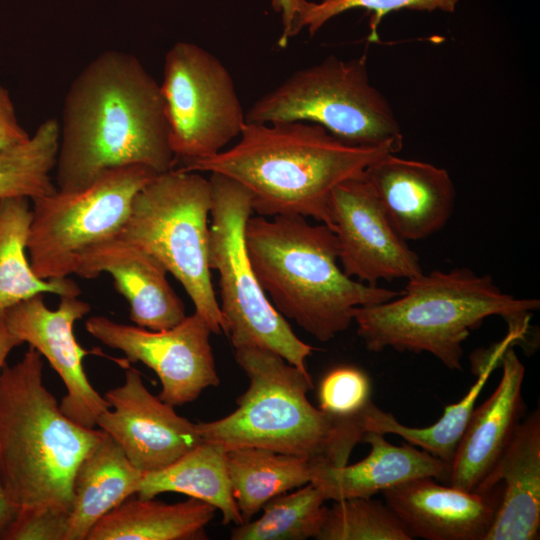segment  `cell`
<instances>
[{"label": "cell", "mask_w": 540, "mask_h": 540, "mask_svg": "<svg viewBox=\"0 0 540 540\" xmlns=\"http://www.w3.org/2000/svg\"><path fill=\"white\" fill-rule=\"evenodd\" d=\"M131 165L163 173L175 168L176 159L160 85L136 56L107 50L66 93L56 188L81 190L103 173Z\"/></svg>", "instance_id": "cell-1"}, {"label": "cell", "mask_w": 540, "mask_h": 540, "mask_svg": "<svg viewBox=\"0 0 540 540\" xmlns=\"http://www.w3.org/2000/svg\"><path fill=\"white\" fill-rule=\"evenodd\" d=\"M389 153L397 152L344 143L307 121L246 123L232 147L177 169L218 173L240 183L250 193L253 214L299 215L332 228L333 189Z\"/></svg>", "instance_id": "cell-2"}, {"label": "cell", "mask_w": 540, "mask_h": 540, "mask_svg": "<svg viewBox=\"0 0 540 540\" xmlns=\"http://www.w3.org/2000/svg\"><path fill=\"white\" fill-rule=\"evenodd\" d=\"M235 359L247 375L249 386L236 399L237 408L232 413L196 423L204 441L221 444L227 450L259 447L306 458L315 471L347 464L354 447L369 431V405L354 416L332 415L313 406L307 398L313 389L309 372L277 353L258 346H241L235 348Z\"/></svg>", "instance_id": "cell-3"}, {"label": "cell", "mask_w": 540, "mask_h": 540, "mask_svg": "<svg viewBox=\"0 0 540 540\" xmlns=\"http://www.w3.org/2000/svg\"><path fill=\"white\" fill-rule=\"evenodd\" d=\"M245 244L274 308L320 342L345 331L355 308L399 294L347 276L338 264L339 245L332 229L299 215L251 216Z\"/></svg>", "instance_id": "cell-4"}, {"label": "cell", "mask_w": 540, "mask_h": 540, "mask_svg": "<svg viewBox=\"0 0 540 540\" xmlns=\"http://www.w3.org/2000/svg\"><path fill=\"white\" fill-rule=\"evenodd\" d=\"M101 429L68 418L43 381L42 355L29 346L0 372V481L16 512L69 513L76 470Z\"/></svg>", "instance_id": "cell-5"}, {"label": "cell", "mask_w": 540, "mask_h": 540, "mask_svg": "<svg viewBox=\"0 0 540 540\" xmlns=\"http://www.w3.org/2000/svg\"><path fill=\"white\" fill-rule=\"evenodd\" d=\"M536 298L504 293L488 274L469 268L422 272L386 302L357 307V334L371 352H427L451 370H462L463 343L490 316H500L509 330L527 332Z\"/></svg>", "instance_id": "cell-6"}, {"label": "cell", "mask_w": 540, "mask_h": 540, "mask_svg": "<svg viewBox=\"0 0 540 540\" xmlns=\"http://www.w3.org/2000/svg\"><path fill=\"white\" fill-rule=\"evenodd\" d=\"M211 208L210 180L174 168L157 174L135 195L118 236L157 258L181 283L212 333L222 334L225 322L209 265Z\"/></svg>", "instance_id": "cell-7"}, {"label": "cell", "mask_w": 540, "mask_h": 540, "mask_svg": "<svg viewBox=\"0 0 540 540\" xmlns=\"http://www.w3.org/2000/svg\"><path fill=\"white\" fill-rule=\"evenodd\" d=\"M307 121L340 141L364 147L389 146L397 153L403 133L387 98L372 85L367 57L330 55L299 69L259 97L246 123Z\"/></svg>", "instance_id": "cell-8"}, {"label": "cell", "mask_w": 540, "mask_h": 540, "mask_svg": "<svg viewBox=\"0 0 540 540\" xmlns=\"http://www.w3.org/2000/svg\"><path fill=\"white\" fill-rule=\"evenodd\" d=\"M210 174L209 265L219 274L224 334L234 348H266L308 372L306 359L312 355L314 347L298 338L287 320L274 308L248 256L245 227L253 214L250 193L229 177Z\"/></svg>", "instance_id": "cell-9"}, {"label": "cell", "mask_w": 540, "mask_h": 540, "mask_svg": "<svg viewBox=\"0 0 540 540\" xmlns=\"http://www.w3.org/2000/svg\"><path fill=\"white\" fill-rule=\"evenodd\" d=\"M157 174L146 166H125L81 190L57 189L32 199L27 252L34 273L44 280L75 274L85 251L121 232L135 195Z\"/></svg>", "instance_id": "cell-10"}, {"label": "cell", "mask_w": 540, "mask_h": 540, "mask_svg": "<svg viewBox=\"0 0 540 540\" xmlns=\"http://www.w3.org/2000/svg\"><path fill=\"white\" fill-rule=\"evenodd\" d=\"M160 89L178 168L223 151L246 124L229 70L198 44L172 45L165 55Z\"/></svg>", "instance_id": "cell-11"}, {"label": "cell", "mask_w": 540, "mask_h": 540, "mask_svg": "<svg viewBox=\"0 0 540 540\" xmlns=\"http://www.w3.org/2000/svg\"><path fill=\"white\" fill-rule=\"evenodd\" d=\"M85 327L104 345L122 351L129 362L152 369L162 385L158 397L172 406L193 402L203 390L220 383L210 344L212 331L196 312L160 331L104 316L90 317Z\"/></svg>", "instance_id": "cell-12"}, {"label": "cell", "mask_w": 540, "mask_h": 540, "mask_svg": "<svg viewBox=\"0 0 540 540\" xmlns=\"http://www.w3.org/2000/svg\"><path fill=\"white\" fill-rule=\"evenodd\" d=\"M330 215L347 276L377 286L380 280H409L423 272L417 253L395 230L364 174L333 189Z\"/></svg>", "instance_id": "cell-13"}, {"label": "cell", "mask_w": 540, "mask_h": 540, "mask_svg": "<svg viewBox=\"0 0 540 540\" xmlns=\"http://www.w3.org/2000/svg\"><path fill=\"white\" fill-rule=\"evenodd\" d=\"M90 310V305L78 296H60L58 307L50 309L43 294H38L1 315L8 331L44 356L61 378L66 388L59 404L61 411L79 425L95 428L109 404L89 382L83 358L90 351L78 344L73 333L75 322Z\"/></svg>", "instance_id": "cell-14"}, {"label": "cell", "mask_w": 540, "mask_h": 540, "mask_svg": "<svg viewBox=\"0 0 540 540\" xmlns=\"http://www.w3.org/2000/svg\"><path fill=\"white\" fill-rule=\"evenodd\" d=\"M104 398L109 408L96 426L143 474L168 467L203 442L196 423L150 393L135 368L127 367L124 383L105 392Z\"/></svg>", "instance_id": "cell-15"}, {"label": "cell", "mask_w": 540, "mask_h": 540, "mask_svg": "<svg viewBox=\"0 0 540 540\" xmlns=\"http://www.w3.org/2000/svg\"><path fill=\"white\" fill-rule=\"evenodd\" d=\"M396 154L375 161L364 177L398 234L407 242L426 239L450 219L455 186L446 169Z\"/></svg>", "instance_id": "cell-16"}, {"label": "cell", "mask_w": 540, "mask_h": 540, "mask_svg": "<svg viewBox=\"0 0 540 540\" xmlns=\"http://www.w3.org/2000/svg\"><path fill=\"white\" fill-rule=\"evenodd\" d=\"M386 505L409 535L426 540H485L500 502L496 486L488 493L416 478L382 492Z\"/></svg>", "instance_id": "cell-17"}, {"label": "cell", "mask_w": 540, "mask_h": 540, "mask_svg": "<svg viewBox=\"0 0 540 540\" xmlns=\"http://www.w3.org/2000/svg\"><path fill=\"white\" fill-rule=\"evenodd\" d=\"M103 272L112 276L115 289L127 300L136 326L160 331L187 316L183 301L167 280L164 265L118 235L85 251L75 274L94 279Z\"/></svg>", "instance_id": "cell-18"}, {"label": "cell", "mask_w": 540, "mask_h": 540, "mask_svg": "<svg viewBox=\"0 0 540 540\" xmlns=\"http://www.w3.org/2000/svg\"><path fill=\"white\" fill-rule=\"evenodd\" d=\"M497 388L474 408L451 463L448 485L474 492L490 474L521 422L525 367L513 345L501 357Z\"/></svg>", "instance_id": "cell-19"}, {"label": "cell", "mask_w": 540, "mask_h": 540, "mask_svg": "<svg viewBox=\"0 0 540 540\" xmlns=\"http://www.w3.org/2000/svg\"><path fill=\"white\" fill-rule=\"evenodd\" d=\"M503 483L500 502L485 540H536L540 531V412L517 426L487 478L474 491Z\"/></svg>", "instance_id": "cell-20"}, {"label": "cell", "mask_w": 540, "mask_h": 540, "mask_svg": "<svg viewBox=\"0 0 540 540\" xmlns=\"http://www.w3.org/2000/svg\"><path fill=\"white\" fill-rule=\"evenodd\" d=\"M362 442L369 443L371 450L360 462L315 471L311 482L323 491L326 500L370 498L423 477L448 483L451 464L414 445H393L384 434L372 430L366 432Z\"/></svg>", "instance_id": "cell-21"}, {"label": "cell", "mask_w": 540, "mask_h": 540, "mask_svg": "<svg viewBox=\"0 0 540 540\" xmlns=\"http://www.w3.org/2000/svg\"><path fill=\"white\" fill-rule=\"evenodd\" d=\"M142 477L143 473L104 432L76 470L65 540H86L102 517L137 494Z\"/></svg>", "instance_id": "cell-22"}, {"label": "cell", "mask_w": 540, "mask_h": 540, "mask_svg": "<svg viewBox=\"0 0 540 540\" xmlns=\"http://www.w3.org/2000/svg\"><path fill=\"white\" fill-rule=\"evenodd\" d=\"M216 508L190 497L174 504L128 498L102 517L86 540H200Z\"/></svg>", "instance_id": "cell-23"}, {"label": "cell", "mask_w": 540, "mask_h": 540, "mask_svg": "<svg viewBox=\"0 0 540 540\" xmlns=\"http://www.w3.org/2000/svg\"><path fill=\"white\" fill-rule=\"evenodd\" d=\"M178 492L213 505L227 525L244 523L233 496L227 467V449L204 441L168 467L143 474L137 495L151 499Z\"/></svg>", "instance_id": "cell-24"}, {"label": "cell", "mask_w": 540, "mask_h": 540, "mask_svg": "<svg viewBox=\"0 0 540 540\" xmlns=\"http://www.w3.org/2000/svg\"><path fill=\"white\" fill-rule=\"evenodd\" d=\"M523 338L524 335L521 332L509 330L501 342L495 344L488 353H485L481 362L477 361V365L474 366L477 374L475 383L459 402L447 405L443 415L434 424L423 428L408 427L398 422L392 414L382 411L371 402L367 408L368 430L377 431L384 435H398L409 444L451 464L486 381L494 369L500 366L501 357L505 350Z\"/></svg>", "instance_id": "cell-25"}, {"label": "cell", "mask_w": 540, "mask_h": 540, "mask_svg": "<svg viewBox=\"0 0 540 540\" xmlns=\"http://www.w3.org/2000/svg\"><path fill=\"white\" fill-rule=\"evenodd\" d=\"M232 492L244 522L271 498L311 482L316 467L306 458L259 447L227 450Z\"/></svg>", "instance_id": "cell-26"}, {"label": "cell", "mask_w": 540, "mask_h": 540, "mask_svg": "<svg viewBox=\"0 0 540 540\" xmlns=\"http://www.w3.org/2000/svg\"><path fill=\"white\" fill-rule=\"evenodd\" d=\"M32 207L26 197L0 199V313L38 294L79 296L80 288L69 278L44 280L26 257Z\"/></svg>", "instance_id": "cell-27"}, {"label": "cell", "mask_w": 540, "mask_h": 540, "mask_svg": "<svg viewBox=\"0 0 540 540\" xmlns=\"http://www.w3.org/2000/svg\"><path fill=\"white\" fill-rule=\"evenodd\" d=\"M327 501L323 491L309 482L292 493H282L267 501L257 520L237 525L232 540H306L317 537Z\"/></svg>", "instance_id": "cell-28"}, {"label": "cell", "mask_w": 540, "mask_h": 540, "mask_svg": "<svg viewBox=\"0 0 540 540\" xmlns=\"http://www.w3.org/2000/svg\"><path fill=\"white\" fill-rule=\"evenodd\" d=\"M60 127L56 119L42 122L29 139L0 151V199H34L57 190L55 169Z\"/></svg>", "instance_id": "cell-29"}, {"label": "cell", "mask_w": 540, "mask_h": 540, "mask_svg": "<svg viewBox=\"0 0 540 540\" xmlns=\"http://www.w3.org/2000/svg\"><path fill=\"white\" fill-rule=\"evenodd\" d=\"M317 540H411L393 511L378 500L349 498L326 507Z\"/></svg>", "instance_id": "cell-30"}, {"label": "cell", "mask_w": 540, "mask_h": 540, "mask_svg": "<svg viewBox=\"0 0 540 540\" xmlns=\"http://www.w3.org/2000/svg\"><path fill=\"white\" fill-rule=\"evenodd\" d=\"M459 0H322L307 2L297 18L295 35L306 28L314 36L333 17L348 10L360 8L371 12L369 42H378V27L383 17L400 10L453 13Z\"/></svg>", "instance_id": "cell-31"}, {"label": "cell", "mask_w": 540, "mask_h": 540, "mask_svg": "<svg viewBox=\"0 0 540 540\" xmlns=\"http://www.w3.org/2000/svg\"><path fill=\"white\" fill-rule=\"evenodd\" d=\"M370 391V379L364 371L354 366L336 367L320 382L319 408L335 416H354L371 402Z\"/></svg>", "instance_id": "cell-32"}, {"label": "cell", "mask_w": 540, "mask_h": 540, "mask_svg": "<svg viewBox=\"0 0 540 540\" xmlns=\"http://www.w3.org/2000/svg\"><path fill=\"white\" fill-rule=\"evenodd\" d=\"M68 515L51 508L17 512L1 539L65 540Z\"/></svg>", "instance_id": "cell-33"}, {"label": "cell", "mask_w": 540, "mask_h": 540, "mask_svg": "<svg viewBox=\"0 0 540 540\" xmlns=\"http://www.w3.org/2000/svg\"><path fill=\"white\" fill-rule=\"evenodd\" d=\"M29 137L17 118L8 90L0 84V151L23 143Z\"/></svg>", "instance_id": "cell-34"}, {"label": "cell", "mask_w": 540, "mask_h": 540, "mask_svg": "<svg viewBox=\"0 0 540 540\" xmlns=\"http://www.w3.org/2000/svg\"><path fill=\"white\" fill-rule=\"evenodd\" d=\"M21 344L22 343L8 331L0 313V372L5 365L10 352Z\"/></svg>", "instance_id": "cell-35"}, {"label": "cell", "mask_w": 540, "mask_h": 540, "mask_svg": "<svg viewBox=\"0 0 540 540\" xmlns=\"http://www.w3.org/2000/svg\"><path fill=\"white\" fill-rule=\"evenodd\" d=\"M16 510L9 502L0 481V539L16 516Z\"/></svg>", "instance_id": "cell-36"}, {"label": "cell", "mask_w": 540, "mask_h": 540, "mask_svg": "<svg viewBox=\"0 0 540 540\" xmlns=\"http://www.w3.org/2000/svg\"><path fill=\"white\" fill-rule=\"evenodd\" d=\"M306 0H273V7L282 15V20L290 21L299 12Z\"/></svg>", "instance_id": "cell-37"}]
</instances>
